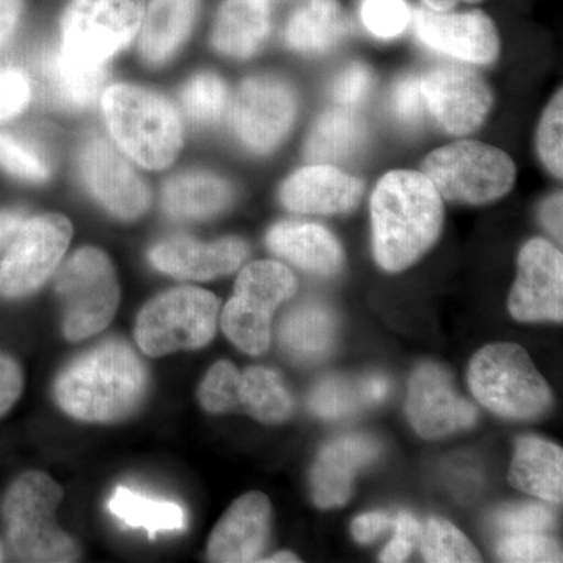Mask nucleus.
Masks as SVG:
<instances>
[{
  "label": "nucleus",
  "mask_w": 563,
  "mask_h": 563,
  "mask_svg": "<svg viewBox=\"0 0 563 563\" xmlns=\"http://www.w3.org/2000/svg\"><path fill=\"white\" fill-rule=\"evenodd\" d=\"M442 196L422 173L391 172L372 196L374 258L388 273L420 261L443 229Z\"/></svg>",
  "instance_id": "nucleus-2"
},
{
  "label": "nucleus",
  "mask_w": 563,
  "mask_h": 563,
  "mask_svg": "<svg viewBox=\"0 0 563 563\" xmlns=\"http://www.w3.org/2000/svg\"><path fill=\"white\" fill-rule=\"evenodd\" d=\"M357 388L363 404H379L390 393V383H388L387 377L380 376V374H373V376L362 380Z\"/></svg>",
  "instance_id": "nucleus-50"
},
{
  "label": "nucleus",
  "mask_w": 563,
  "mask_h": 563,
  "mask_svg": "<svg viewBox=\"0 0 563 563\" xmlns=\"http://www.w3.org/2000/svg\"><path fill=\"white\" fill-rule=\"evenodd\" d=\"M509 312L518 321H562L563 257L547 240L533 239L520 251Z\"/></svg>",
  "instance_id": "nucleus-14"
},
{
  "label": "nucleus",
  "mask_w": 563,
  "mask_h": 563,
  "mask_svg": "<svg viewBox=\"0 0 563 563\" xmlns=\"http://www.w3.org/2000/svg\"><path fill=\"white\" fill-rule=\"evenodd\" d=\"M509 483L542 501L561 504L563 499V451L558 444L521 437L510 463Z\"/></svg>",
  "instance_id": "nucleus-23"
},
{
  "label": "nucleus",
  "mask_w": 563,
  "mask_h": 563,
  "mask_svg": "<svg viewBox=\"0 0 563 563\" xmlns=\"http://www.w3.org/2000/svg\"><path fill=\"white\" fill-rule=\"evenodd\" d=\"M22 9V0H0V51L13 38L20 24Z\"/></svg>",
  "instance_id": "nucleus-48"
},
{
  "label": "nucleus",
  "mask_w": 563,
  "mask_h": 563,
  "mask_svg": "<svg viewBox=\"0 0 563 563\" xmlns=\"http://www.w3.org/2000/svg\"><path fill=\"white\" fill-rule=\"evenodd\" d=\"M421 173L442 198L470 206L498 201L517 180V166L506 152L468 140L431 152Z\"/></svg>",
  "instance_id": "nucleus-8"
},
{
  "label": "nucleus",
  "mask_w": 563,
  "mask_h": 563,
  "mask_svg": "<svg viewBox=\"0 0 563 563\" xmlns=\"http://www.w3.org/2000/svg\"><path fill=\"white\" fill-rule=\"evenodd\" d=\"M350 21L339 0H307L291 14L285 41L292 51L321 55L342 43Z\"/></svg>",
  "instance_id": "nucleus-27"
},
{
  "label": "nucleus",
  "mask_w": 563,
  "mask_h": 563,
  "mask_svg": "<svg viewBox=\"0 0 563 563\" xmlns=\"http://www.w3.org/2000/svg\"><path fill=\"white\" fill-rule=\"evenodd\" d=\"M231 184L206 172L179 174L163 188L166 213L179 220H207L231 206Z\"/></svg>",
  "instance_id": "nucleus-28"
},
{
  "label": "nucleus",
  "mask_w": 563,
  "mask_h": 563,
  "mask_svg": "<svg viewBox=\"0 0 563 563\" xmlns=\"http://www.w3.org/2000/svg\"><path fill=\"white\" fill-rule=\"evenodd\" d=\"M240 409L266 424H279L291 417L295 404L279 374L252 366L240 379Z\"/></svg>",
  "instance_id": "nucleus-31"
},
{
  "label": "nucleus",
  "mask_w": 563,
  "mask_h": 563,
  "mask_svg": "<svg viewBox=\"0 0 563 563\" xmlns=\"http://www.w3.org/2000/svg\"><path fill=\"white\" fill-rule=\"evenodd\" d=\"M406 0H362L363 25L377 38H395L412 22Z\"/></svg>",
  "instance_id": "nucleus-40"
},
{
  "label": "nucleus",
  "mask_w": 563,
  "mask_h": 563,
  "mask_svg": "<svg viewBox=\"0 0 563 563\" xmlns=\"http://www.w3.org/2000/svg\"><path fill=\"white\" fill-rule=\"evenodd\" d=\"M240 379L242 373L232 362L214 363L199 385L198 399L203 410L218 415L240 409Z\"/></svg>",
  "instance_id": "nucleus-35"
},
{
  "label": "nucleus",
  "mask_w": 563,
  "mask_h": 563,
  "mask_svg": "<svg viewBox=\"0 0 563 563\" xmlns=\"http://www.w3.org/2000/svg\"><path fill=\"white\" fill-rule=\"evenodd\" d=\"M365 140V121L354 111H325L307 139L306 158L312 163L342 162L357 154Z\"/></svg>",
  "instance_id": "nucleus-29"
},
{
  "label": "nucleus",
  "mask_w": 563,
  "mask_h": 563,
  "mask_svg": "<svg viewBox=\"0 0 563 563\" xmlns=\"http://www.w3.org/2000/svg\"><path fill=\"white\" fill-rule=\"evenodd\" d=\"M263 562H272V563H292V562H299V559L296 558L292 553H277L272 555V558L265 559Z\"/></svg>",
  "instance_id": "nucleus-53"
},
{
  "label": "nucleus",
  "mask_w": 563,
  "mask_h": 563,
  "mask_svg": "<svg viewBox=\"0 0 563 563\" xmlns=\"http://www.w3.org/2000/svg\"><path fill=\"white\" fill-rule=\"evenodd\" d=\"M426 109L442 131L466 135L484 124L493 107L487 81L468 66L442 63L420 77Z\"/></svg>",
  "instance_id": "nucleus-12"
},
{
  "label": "nucleus",
  "mask_w": 563,
  "mask_h": 563,
  "mask_svg": "<svg viewBox=\"0 0 563 563\" xmlns=\"http://www.w3.org/2000/svg\"><path fill=\"white\" fill-rule=\"evenodd\" d=\"M395 539L380 553V562H406L412 554L415 543L420 540L421 525L412 514L401 512L391 521Z\"/></svg>",
  "instance_id": "nucleus-45"
},
{
  "label": "nucleus",
  "mask_w": 563,
  "mask_h": 563,
  "mask_svg": "<svg viewBox=\"0 0 563 563\" xmlns=\"http://www.w3.org/2000/svg\"><path fill=\"white\" fill-rule=\"evenodd\" d=\"M103 117L118 146L147 169H163L181 147L179 114L168 99L135 85H111L103 92Z\"/></svg>",
  "instance_id": "nucleus-3"
},
{
  "label": "nucleus",
  "mask_w": 563,
  "mask_h": 563,
  "mask_svg": "<svg viewBox=\"0 0 563 563\" xmlns=\"http://www.w3.org/2000/svg\"><path fill=\"white\" fill-rule=\"evenodd\" d=\"M496 525L507 533L544 532L553 528L554 514L543 504L526 503L504 507L495 517Z\"/></svg>",
  "instance_id": "nucleus-41"
},
{
  "label": "nucleus",
  "mask_w": 563,
  "mask_h": 563,
  "mask_svg": "<svg viewBox=\"0 0 563 563\" xmlns=\"http://www.w3.org/2000/svg\"><path fill=\"white\" fill-rule=\"evenodd\" d=\"M296 288L295 274L282 263H251L240 273L231 301L222 310V332L244 354H263L272 342L273 314Z\"/></svg>",
  "instance_id": "nucleus-9"
},
{
  "label": "nucleus",
  "mask_w": 563,
  "mask_h": 563,
  "mask_svg": "<svg viewBox=\"0 0 563 563\" xmlns=\"http://www.w3.org/2000/svg\"><path fill=\"white\" fill-rule=\"evenodd\" d=\"M220 299L196 287H177L140 310L135 340L151 357L207 346L217 333Z\"/></svg>",
  "instance_id": "nucleus-7"
},
{
  "label": "nucleus",
  "mask_w": 563,
  "mask_h": 563,
  "mask_svg": "<svg viewBox=\"0 0 563 563\" xmlns=\"http://www.w3.org/2000/svg\"><path fill=\"white\" fill-rule=\"evenodd\" d=\"M391 103L395 117L404 124H420L426 107L420 77L407 74L396 81L393 87Z\"/></svg>",
  "instance_id": "nucleus-43"
},
{
  "label": "nucleus",
  "mask_w": 563,
  "mask_h": 563,
  "mask_svg": "<svg viewBox=\"0 0 563 563\" xmlns=\"http://www.w3.org/2000/svg\"><path fill=\"white\" fill-rule=\"evenodd\" d=\"M24 221V213L20 210H0V246L14 239Z\"/></svg>",
  "instance_id": "nucleus-51"
},
{
  "label": "nucleus",
  "mask_w": 563,
  "mask_h": 563,
  "mask_svg": "<svg viewBox=\"0 0 563 563\" xmlns=\"http://www.w3.org/2000/svg\"><path fill=\"white\" fill-rule=\"evenodd\" d=\"M5 561V551H3L2 543H0V562Z\"/></svg>",
  "instance_id": "nucleus-54"
},
{
  "label": "nucleus",
  "mask_w": 563,
  "mask_h": 563,
  "mask_svg": "<svg viewBox=\"0 0 563 563\" xmlns=\"http://www.w3.org/2000/svg\"><path fill=\"white\" fill-rule=\"evenodd\" d=\"M562 129L563 95L562 90H559L543 111L539 132H537V151H539L540 161L544 168L558 179H562L563 174Z\"/></svg>",
  "instance_id": "nucleus-39"
},
{
  "label": "nucleus",
  "mask_w": 563,
  "mask_h": 563,
  "mask_svg": "<svg viewBox=\"0 0 563 563\" xmlns=\"http://www.w3.org/2000/svg\"><path fill=\"white\" fill-rule=\"evenodd\" d=\"M199 0H151L144 10L140 51L151 65H162L190 35Z\"/></svg>",
  "instance_id": "nucleus-25"
},
{
  "label": "nucleus",
  "mask_w": 563,
  "mask_h": 563,
  "mask_svg": "<svg viewBox=\"0 0 563 563\" xmlns=\"http://www.w3.org/2000/svg\"><path fill=\"white\" fill-rule=\"evenodd\" d=\"M272 16L266 0H225L214 22L211 43L221 54L250 58L268 38Z\"/></svg>",
  "instance_id": "nucleus-24"
},
{
  "label": "nucleus",
  "mask_w": 563,
  "mask_h": 563,
  "mask_svg": "<svg viewBox=\"0 0 563 563\" xmlns=\"http://www.w3.org/2000/svg\"><path fill=\"white\" fill-rule=\"evenodd\" d=\"M109 509L129 528L150 532L151 539L157 532L180 531L187 523L184 509L177 504L147 498L125 487H117Z\"/></svg>",
  "instance_id": "nucleus-32"
},
{
  "label": "nucleus",
  "mask_w": 563,
  "mask_h": 563,
  "mask_svg": "<svg viewBox=\"0 0 563 563\" xmlns=\"http://www.w3.org/2000/svg\"><path fill=\"white\" fill-rule=\"evenodd\" d=\"M379 454V442L365 433L343 435L325 444L310 474L314 504L321 509H331L347 503L355 476Z\"/></svg>",
  "instance_id": "nucleus-21"
},
{
  "label": "nucleus",
  "mask_w": 563,
  "mask_h": 563,
  "mask_svg": "<svg viewBox=\"0 0 563 563\" xmlns=\"http://www.w3.org/2000/svg\"><path fill=\"white\" fill-rule=\"evenodd\" d=\"M0 168L27 181H44L51 176V162L41 147L10 132H0Z\"/></svg>",
  "instance_id": "nucleus-34"
},
{
  "label": "nucleus",
  "mask_w": 563,
  "mask_h": 563,
  "mask_svg": "<svg viewBox=\"0 0 563 563\" xmlns=\"http://www.w3.org/2000/svg\"><path fill=\"white\" fill-rule=\"evenodd\" d=\"M266 244L274 254L318 276H332L343 266L342 244L314 222H277L269 229Z\"/></svg>",
  "instance_id": "nucleus-22"
},
{
  "label": "nucleus",
  "mask_w": 563,
  "mask_h": 563,
  "mask_svg": "<svg viewBox=\"0 0 563 563\" xmlns=\"http://www.w3.org/2000/svg\"><path fill=\"white\" fill-rule=\"evenodd\" d=\"M144 0H73L62 21L60 51L85 68H103L139 33Z\"/></svg>",
  "instance_id": "nucleus-10"
},
{
  "label": "nucleus",
  "mask_w": 563,
  "mask_h": 563,
  "mask_svg": "<svg viewBox=\"0 0 563 563\" xmlns=\"http://www.w3.org/2000/svg\"><path fill=\"white\" fill-rule=\"evenodd\" d=\"M412 20L418 40L433 51L473 65H490L498 58V31L484 11L451 13L421 7Z\"/></svg>",
  "instance_id": "nucleus-16"
},
{
  "label": "nucleus",
  "mask_w": 563,
  "mask_h": 563,
  "mask_svg": "<svg viewBox=\"0 0 563 563\" xmlns=\"http://www.w3.org/2000/svg\"><path fill=\"white\" fill-rule=\"evenodd\" d=\"M363 181L325 163L291 174L282 185L279 198L295 213L339 214L358 206Z\"/></svg>",
  "instance_id": "nucleus-20"
},
{
  "label": "nucleus",
  "mask_w": 563,
  "mask_h": 563,
  "mask_svg": "<svg viewBox=\"0 0 563 563\" xmlns=\"http://www.w3.org/2000/svg\"><path fill=\"white\" fill-rule=\"evenodd\" d=\"M373 84L374 76L372 69L368 66L362 65V63H352L333 81V99L344 107L357 106L369 95Z\"/></svg>",
  "instance_id": "nucleus-44"
},
{
  "label": "nucleus",
  "mask_w": 563,
  "mask_h": 563,
  "mask_svg": "<svg viewBox=\"0 0 563 563\" xmlns=\"http://www.w3.org/2000/svg\"><path fill=\"white\" fill-rule=\"evenodd\" d=\"M422 558L431 563H473L481 562L474 544L459 531L453 523L443 518H429L421 529L420 540Z\"/></svg>",
  "instance_id": "nucleus-33"
},
{
  "label": "nucleus",
  "mask_w": 563,
  "mask_h": 563,
  "mask_svg": "<svg viewBox=\"0 0 563 563\" xmlns=\"http://www.w3.org/2000/svg\"><path fill=\"white\" fill-rule=\"evenodd\" d=\"M80 173L95 198L121 220H136L150 207L146 184L106 139H92L85 144Z\"/></svg>",
  "instance_id": "nucleus-17"
},
{
  "label": "nucleus",
  "mask_w": 563,
  "mask_h": 563,
  "mask_svg": "<svg viewBox=\"0 0 563 563\" xmlns=\"http://www.w3.org/2000/svg\"><path fill=\"white\" fill-rule=\"evenodd\" d=\"M150 390V373L131 344L107 339L58 374L55 401L63 412L85 422H117L140 409Z\"/></svg>",
  "instance_id": "nucleus-1"
},
{
  "label": "nucleus",
  "mask_w": 563,
  "mask_h": 563,
  "mask_svg": "<svg viewBox=\"0 0 563 563\" xmlns=\"http://www.w3.org/2000/svg\"><path fill=\"white\" fill-rule=\"evenodd\" d=\"M562 192H555L542 203L540 220L559 242H562Z\"/></svg>",
  "instance_id": "nucleus-49"
},
{
  "label": "nucleus",
  "mask_w": 563,
  "mask_h": 563,
  "mask_svg": "<svg viewBox=\"0 0 563 563\" xmlns=\"http://www.w3.org/2000/svg\"><path fill=\"white\" fill-rule=\"evenodd\" d=\"M55 291L62 306L63 335L69 342H84L102 332L120 306L113 263L98 247H81L63 263Z\"/></svg>",
  "instance_id": "nucleus-6"
},
{
  "label": "nucleus",
  "mask_w": 563,
  "mask_h": 563,
  "mask_svg": "<svg viewBox=\"0 0 563 563\" xmlns=\"http://www.w3.org/2000/svg\"><path fill=\"white\" fill-rule=\"evenodd\" d=\"M24 391V372L10 354L0 351V417L20 401Z\"/></svg>",
  "instance_id": "nucleus-46"
},
{
  "label": "nucleus",
  "mask_w": 563,
  "mask_h": 563,
  "mask_svg": "<svg viewBox=\"0 0 563 563\" xmlns=\"http://www.w3.org/2000/svg\"><path fill=\"white\" fill-rule=\"evenodd\" d=\"M335 339V318L320 303H303L285 314L279 325V340L285 350L303 358L317 361L331 351Z\"/></svg>",
  "instance_id": "nucleus-30"
},
{
  "label": "nucleus",
  "mask_w": 563,
  "mask_h": 563,
  "mask_svg": "<svg viewBox=\"0 0 563 563\" xmlns=\"http://www.w3.org/2000/svg\"><path fill=\"white\" fill-rule=\"evenodd\" d=\"M391 521L384 512L363 514L352 521V536L358 543H372L391 528Z\"/></svg>",
  "instance_id": "nucleus-47"
},
{
  "label": "nucleus",
  "mask_w": 563,
  "mask_h": 563,
  "mask_svg": "<svg viewBox=\"0 0 563 563\" xmlns=\"http://www.w3.org/2000/svg\"><path fill=\"white\" fill-rule=\"evenodd\" d=\"M295 117V91L277 77H251L233 99V131L257 154L273 151L290 132Z\"/></svg>",
  "instance_id": "nucleus-13"
},
{
  "label": "nucleus",
  "mask_w": 563,
  "mask_h": 563,
  "mask_svg": "<svg viewBox=\"0 0 563 563\" xmlns=\"http://www.w3.org/2000/svg\"><path fill=\"white\" fill-rule=\"evenodd\" d=\"M73 224L63 214L25 220L0 262V296L20 299L38 290L68 251Z\"/></svg>",
  "instance_id": "nucleus-11"
},
{
  "label": "nucleus",
  "mask_w": 563,
  "mask_h": 563,
  "mask_svg": "<svg viewBox=\"0 0 563 563\" xmlns=\"http://www.w3.org/2000/svg\"><path fill=\"white\" fill-rule=\"evenodd\" d=\"M225 103H228V90L224 81L217 74H198L181 90V106L188 117L198 122L220 120Z\"/></svg>",
  "instance_id": "nucleus-36"
},
{
  "label": "nucleus",
  "mask_w": 563,
  "mask_h": 563,
  "mask_svg": "<svg viewBox=\"0 0 563 563\" xmlns=\"http://www.w3.org/2000/svg\"><path fill=\"white\" fill-rule=\"evenodd\" d=\"M63 488L41 472L21 474L3 496L7 539L22 562L79 561L73 539L55 521Z\"/></svg>",
  "instance_id": "nucleus-4"
},
{
  "label": "nucleus",
  "mask_w": 563,
  "mask_h": 563,
  "mask_svg": "<svg viewBox=\"0 0 563 563\" xmlns=\"http://www.w3.org/2000/svg\"><path fill=\"white\" fill-rule=\"evenodd\" d=\"M272 531V504L262 492L240 496L214 526L207 547L210 562L261 561Z\"/></svg>",
  "instance_id": "nucleus-18"
},
{
  "label": "nucleus",
  "mask_w": 563,
  "mask_h": 563,
  "mask_svg": "<svg viewBox=\"0 0 563 563\" xmlns=\"http://www.w3.org/2000/svg\"><path fill=\"white\" fill-rule=\"evenodd\" d=\"M496 553L503 562H562L561 547L543 532L507 533Z\"/></svg>",
  "instance_id": "nucleus-38"
},
{
  "label": "nucleus",
  "mask_w": 563,
  "mask_h": 563,
  "mask_svg": "<svg viewBox=\"0 0 563 563\" xmlns=\"http://www.w3.org/2000/svg\"><path fill=\"white\" fill-rule=\"evenodd\" d=\"M362 404L358 388H352L346 380L328 377L310 391L309 409L322 420H340L357 410Z\"/></svg>",
  "instance_id": "nucleus-37"
},
{
  "label": "nucleus",
  "mask_w": 563,
  "mask_h": 563,
  "mask_svg": "<svg viewBox=\"0 0 563 563\" xmlns=\"http://www.w3.org/2000/svg\"><path fill=\"white\" fill-rule=\"evenodd\" d=\"M31 98V81L22 70L0 69V124L18 117Z\"/></svg>",
  "instance_id": "nucleus-42"
},
{
  "label": "nucleus",
  "mask_w": 563,
  "mask_h": 563,
  "mask_svg": "<svg viewBox=\"0 0 563 563\" xmlns=\"http://www.w3.org/2000/svg\"><path fill=\"white\" fill-rule=\"evenodd\" d=\"M247 257V244L240 239L203 243L176 235L155 244L150 261L158 272L187 280H210L239 269Z\"/></svg>",
  "instance_id": "nucleus-19"
},
{
  "label": "nucleus",
  "mask_w": 563,
  "mask_h": 563,
  "mask_svg": "<svg viewBox=\"0 0 563 563\" xmlns=\"http://www.w3.org/2000/svg\"><path fill=\"white\" fill-rule=\"evenodd\" d=\"M459 2L477 3L483 2V0H422V3H424L428 9L435 11L453 10Z\"/></svg>",
  "instance_id": "nucleus-52"
},
{
  "label": "nucleus",
  "mask_w": 563,
  "mask_h": 563,
  "mask_svg": "<svg viewBox=\"0 0 563 563\" xmlns=\"http://www.w3.org/2000/svg\"><path fill=\"white\" fill-rule=\"evenodd\" d=\"M38 80L47 98L57 106L79 110L96 101L106 81V69L76 65L58 49H47L36 62Z\"/></svg>",
  "instance_id": "nucleus-26"
},
{
  "label": "nucleus",
  "mask_w": 563,
  "mask_h": 563,
  "mask_svg": "<svg viewBox=\"0 0 563 563\" xmlns=\"http://www.w3.org/2000/svg\"><path fill=\"white\" fill-rule=\"evenodd\" d=\"M406 413L422 439L433 440L472 428L473 404L455 391L453 377L437 363H422L410 377Z\"/></svg>",
  "instance_id": "nucleus-15"
},
{
  "label": "nucleus",
  "mask_w": 563,
  "mask_h": 563,
  "mask_svg": "<svg viewBox=\"0 0 563 563\" xmlns=\"http://www.w3.org/2000/svg\"><path fill=\"white\" fill-rule=\"evenodd\" d=\"M468 385L484 407L509 420H537L553 407V391L523 347L493 343L474 355Z\"/></svg>",
  "instance_id": "nucleus-5"
}]
</instances>
